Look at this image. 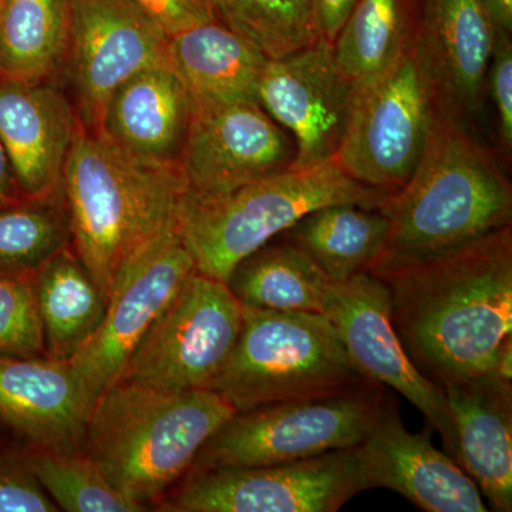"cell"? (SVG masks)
I'll return each mask as SVG.
<instances>
[{
    "instance_id": "6da1fadb",
    "label": "cell",
    "mask_w": 512,
    "mask_h": 512,
    "mask_svg": "<svg viewBox=\"0 0 512 512\" xmlns=\"http://www.w3.org/2000/svg\"><path fill=\"white\" fill-rule=\"evenodd\" d=\"M404 352L444 386L494 373L512 350V227L382 276Z\"/></svg>"
},
{
    "instance_id": "7a4b0ae2",
    "label": "cell",
    "mask_w": 512,
    "mask_h": 512,
    "mask_svg": "<svg viewBox=\"0 0 512 512\" xmlns=\"http://www.w3.org/2000/svg\"><path fill=\"white\" fill-rule=\"evenodd\" d=\"M377 210L389 237L369 274L382 278L511 225L512 187L464 120L433 106L419 163Z\"/></svg>"
},
{
    "instance_id": "3957f363",
    "label": "cell",
    "mask_w": 512,
    "mask_h": 512,
    "mask_svg": "<svg viewBox=\"0 0 512 512\" xmlns=\"http://www.w3.org/2000/svg\"><path fill=\"white\" fill-rule=\"evenodd\" d=\"M62 192L74 254L109 299L121 271L177 228L185 183L177 164L141 160L101 131L80 126Z\"/></svg>"
},
{
    "instance_id": "277c9868",
    "label": "cell",
    "mask_w": 512,
    "mask_h": 512,
    "mask_svg": "<svg viewBox=\"0 0 512 512\" xmlns=\"http://www.w3.org/2000/svg\"><path fill=\"white\" fill-rule=\"evenodd\" d=\"M235 413L212 390L170 392L117 380L93 404L83 454L117 491L146 505L190 470Z\"/></svg>"
},
{
    "instance_id": "5b68a950",
    "label": "cell",
    "mask_w": 512,
    "mask_h": 512,
    "mask_svg": "<svg viewBox=\"0 0 512 512\" xmlns=\"http://www.w3.org/2000/svg\"><path fill=\"white\" fill-rule=\"evenodd\" d=\"M384 192L357 183L336 160L289 168L212 197L184 192L177 229L201 274L227 282L235 266L309 212L333 204L377 208Z\"/></svg>"
},
{
    "instance_id": "8992f818",
    "label": "cell",
    "mask_w": 512,
    "mask_h": 512,
    "mask_svg": "<svg viewBox=\"0 0 512 512\" xmlns=\"http://www.w3.org/2000/svg\"><path fill=\"white\" fill-rule=\"evenodd\" d=\"M366 383L328 316L244 306L237 345L210 390L245 412Z\"/></svg>"
},
{
    "instance_id": "52a82bcc",
    "label": "cell",
    "mask_w": 512,
    "mask_h": 512,
    "mask_svg": "<svg viewBox=\"0 0 512 512\" xmlns=\"http://www.w3.org/2000/svg\"><path fill=\"white\" fill-rule=\"evenodd\" d=\"M386 402L382 384L369 382L349 392L237 412L204 444L190 470L272 466L356 447Z\"/></svg>"
},
{
    "instance_id": "ba28073f",
    "label": "cell",
    "mask_w": 512,
    "mask_h": 512,
    "mask_svg": "<svg viewBox=\"0 0 512 512\" xmlns=\"http://www.w3.org/2000/svg\"><path fill=\"white\" fill-rule=\"evenodd\" d=\"M244 306L227 282L194 271L119 377L170 392L210 390L237 345Z\"/></svg>"
},
{
    "instance_id": "9c48e42d",
    "label": "cell",
    "mask_w": 512,
    "mask_h": 512,
    "mask_svg": "<svg viewBox=\"0 0 512 512\" xmlns=\"http://www.w3.org/2000/svg\"><path fill=\"white\" fill-rule=\"evenodd\" d=\"M161 504L171 512H336L369 490L355 447L258 467L190 470Z\"/></svg>"
},
{
    "instance_id": "30bf717a",
    "label": "cell",
    "mask_w": 512,
    "mask_h": 512,
    "mask_svg": "<svg viewBox=\"0 0 512 512\" xmlns=\"http://www.w3.org/2000/svg\"><path fill=\"white\" fill-rule=\"evenodd\" d=\"M431 113L433 101L412 45L382 76L356 84L336 163L373 190H400L423 154Z\"/></svg>"
},
{
    "instance_id": "8fae6325",
    "label": "cell",
    "mask_w": 512,
    "mask_h": 512,
    "mask_svg": "<svg viewBox=\"0 0 512 512\" xmlns=\"http://www.w3.org/2000/svg\"><path fill=\"white\" fill-rule=\"evenodd\" d=\"M194 271L177 228L151 242L121 271L99 329L69 360L92 406L119 380L140 340Z\"/></svg>"
},
{
    "instance_id": "7c38bea8",
    "label": "cell",
    "mask_w": 512,
    "mask_h": 512,
    "mask_svg": "<svg viewBox=\"0 0 512 512\" xmlns=\"http://www.w3.org/2000/svg\"><path fill=\"white\" fill-rule=\"evenodd\" d=\"M292 137L258 101H192L177 165L185 191L212 197L293 167Z\"/></svg>"
},
{
    "instance_id": "4fadbf2b",
    "label": "cell",
    "mask_w": 512,
    "mask_h": 512,
    "mask_svg": "<svg viewBox=\"0 0 512 512\" xmlns=\"http://www.w3.org/2000/svg\"><path fill=\"white\" fill-rule=\"evenodd\" d=\"M70 74L77 114L99 130L111 94L134 74L168 62L170 36L133 0H69Z\"/></svg>"
},
{
    "instance_id": "5bb4252c",
    "label": "cell",
    "mask_w": 512,
    "mask_h": 512,
    "mask_svg": "<svg viewBox=\"0 0 512 512\" xmlns=\"http://www.w3.org/2000/svg\"><path fill=\"white\" fill-rule=\"evenodd\" d=\"M325 315L338 330L353 366L366 380L389 386L416 407L440 434L448 456L458 463L453 417L439 384L413 365L390 318L389 291L382 279L360 274L335 282Z\"/></svg>"
},
{
    "instance_id": "9a60e30c",
    "label": "cell",
    "mask_w": 512,
    "mask_h": 512,
    "mask_svg": "<svg viewBox=\"0 0 512 512\" xmlns=\"http://www.w3.org/2000/svg\"><path fill=\"white\" fill-rule=\"evenodd\" d=\"M356 84L346 79L325 40L282 59L268 60L256 101L292 137V168L335 160L348 126Z\"/></svg>"
},
{
    "instance_id": "2e32d148",
    "label": "cell",
    "mask_w": 512,
    "mask_h": 512,
    "mask_svg": "<svg viewBox=\"0 0 512 512\" xmlns=\"http://www.w3.org/2000/svg\"><path fill=\"white\" fill-rule=\"evenodd\" d=\"M495 37L483 0H420L413 53L436 109L463 120L481 110Z\"/></svg>"
},
{
    "instance_id": "e0dca14e",
    "label": "cell",
    "mask_w": 512,
    "mask_h": 512,
    "mask_svg": "<svg viewBox=\"0 0 512 512\" xmlns=\"http://www.w3.org/2000/svg\"><path fill=\"white\" fill-rule=\"evenodd\" d=\"M430 427L412 433L387 400L379 420L355 447L369 488H387L427 512H487L473 478L433 446Z\"/></svg>"
},
{
    "instance_id": "ac0fdd59",
    "label": "cell",
    "mask_w": 512,
    "mask_h": 512,
    "mask_svg": "<svg viewBox=\"0 0 512 512\" xmlns=\"http://www.w3.org/2000/svg\"><path fill=\"white\" fill-rule=\"evenodd\" d=\"M80 126L76 107L46 80L0 77V140L23 198L62 191L64 165Z\"/></svg>"
},
{
    "instance_id": "d6986e66",
    "label": "cell",
    "mask_w": 512,
    "mask_h": 512,
    "mask_svg": "<svg viewBox=\"0 0 512 512\" xmlns=\"http://www.w3.org/2000/svg\"><path fill=\"white\" fill-rule=\"evenodd\" d=\"M92 407L67 360L0 357V420L37 450L83 453Z\"/></svg>"
},
{
    "instance_id": "ffe728a7",
    "label": "cell",
    "mask_w": 512,
    "mask_h": 512,
    "mask_svg": "<svg viewBox=\"0 0 512 512\" xmlns=\"http://www.w3.org/2000/svg\"><path fill=\"white\" fill-rule=\"evenodd\" d=\"M458 446V464L491 510L512 511V383L495 373L441 386Z\"/></svg>"
},
{
    "instance_id": "44dd1931",
    "label": "cell",
    "mask_w": 512,
    "mask_h": 512,
    "mask_svg": "<svg viewBox=\"0 0 512 512\" xmlns=\"http://www.w3.org/2000/svg\"><path fill=\"white\" fill-rule=\"evenodd\" d=\"M191 109L190 93L168 60L121 84L107 101L97 131L131 156L177 164Z\"/></svg>"
},
{
    "instance_id": "7402d4cb",
    "label": "cell",
    "mask_w": 512,
    "mask_h": 512,
    "mask_svg": "<svg viewBox=\"0 0 512 512\" xmlns=\"http://www.w3.org/2000/svg\"><path fill=\"white\" fill-rule=\"evenodd\" d=\"M168 57L192 101H256L268 57L217 19L170 37Z\"/></svg>"
},
{
    "instance_id": "603a6c76",
    "label": "cell",
    "mask_w": 512,
    "mask_h": 512,
    "mask_svg": "<svg viewBox=\"0 0 512 512\" xmlns=\"http://www.w3.org/2000/svg\"><path fill=\"white\" fill-rule=\"evenodd\" d=\"M282 237L302 249L330 281L346 282L372 271L386 247L389 221L377 208L333 204L309 212Z\"/></svg>"
},
{
    "instance_id": "cb8c5ba5",
    "label": "cell",
    "mask_w": 512,
    "mask_h": 512,
    "mask_svg": "<svg viewBox=\"0 0 512 512\" xmlns=\"http://www.w3.org/2000/svg\"><path fill=\"white\" fill-rule=\"evenodd\" d=\"M33 279L46 355L69 362L99 329L106 295L70 247L40 266Z\"/></svg>"
},
{
    "instance_id": "d4e9b609",
    "label": "cell",
    "mask_w": 512,
    "mask_h": 512,
    "mask_svg": "<svg viewBox=\"0 0 512 512\" xmlns=\"http://www.w3.org/2000/svg\"><path fill=\"white\" fill-rule=\"evenodd\" d=\"M333 284L302 249L282 239L242 259L228 276L242 306L325 315Z\"/></svg>"
},
{
    "instance_id": "484cf974",
    "label": "cell",
    "mask_w": 512,
    "mask_h": 512,
    "mask_svg": "<svg viewBox=\"0 0 512 512\" xmlns=\"http://www.w3.org/2000/svg\"><path fill=\"white\" fill-rule=\"evenodd\" d=\"M420 0H359L333 40L340 73L362 84L386 73L413 45Z\"/></svg>"
},
{
    "instance_id": "4316f807",
    "label": "cell",
    "mask_w": 512,
    "mask_h": 512,
    "mask_svg": "<svg viewBox=\"0 0 512 512\" xmlns=\"http://www.w3.org/2000/svg\"><path fill=\"white\" fill-rule=\"evenodd\" d=\"M69 0H2L0 77L46 80L69 50Z\"/></svg>"
},
{
    "instance_id": "83f0119b",
    "label": "cell",
    "mask_w": 512,
    "mask_h": 512,
    "mask_svg": "<svg viewBox=\"0 0 512 512\" xmlns=\"http://www.w3.org/2000/svg\"><path fill=\"white\" fill-rule=\"evenodd\" d=\"M70 244L62 191L0 208V272H35Z\"/></svg>"
},
{
    "instance_id": "f1b7e54d",
    "label": "cell",
    "mask_w": 512,
    "mask_h": 512,
    "mask_svg": "<svg viewBox=\"0 0 512 512\" xmlns=\"http://www.w3.org/2000/svg\"><path fill=\"white\" fill-rule=\"evenodd\" d=\"M215 19L244 37L269 60L318 42L312 0H208Z\"/></svg>"
},
{
    "instance_id": "f546056e",
    "label": "cell",
    "mask_w": 512,
    "mask_h": 512,
    "mask_svg": "<svg viewBox=\"0 0 512 512\" xmlns=\"http://www.w3.org/2000/svg\"><path fill=\"white\" fill-rule=\"evenodd\" d=\"M37 483L57 508L69 512H138L143 504L117 491L83 453L37 450L26 458Z\"/></svg>"
},
{
    "instance_id": "4dcf8cb0",
    "label": "cell",
    "mask_w": 512,
    "mask_h": 512,
    "mask_svg": "<svg viewBox=\"0 0 512 512\" xmlns=\"http://www.w3.org/2000/svg\"><path fill=\"white\" fill-rule=\"evenodd\" d=\"M33 274L0 272V357H37L46 352Z\"/></svg>"
},
{
    "instance_id": "1f68e13d",
    "label": "cell",
    "mask_w": 512,
    "mask_h": 512,
    "mask_svg": "<svg viewBox=\"0 0 512 512\" xmlns=\"http://www.w3.org/2000/svg\"><path fill=\"white\" fill-rule=\"evenodd\" d=\"M487 93L497 110L501 141L507 153L512 147V42L510 33L497 30L487 72Z\"/></svg>"
},
{
    "instance_id": "d6a6232c",
    "label": "cell",
    "mask_w": 512,
    "mask_h": 512,
    "mask_svg": "<svg viewBox=\"0 0 512 512\" xmlns=\"http://www.w3.org/2000/svg\"><path fill=\"white\" fill-rule=\"evenodd\" d=\"M59 510L37 483L28 464L0 461V512H55Z\"/></svg>"
},
{
    "instance_id": "836d02e7",
    "label": "cell",
    "mask_w": 512,
    "mask_h": 512,
    "mask_svg": "<svg viewBox=\"0 0 512 512\" xmlns=\"http://www.w3.org/2000/svg\"><path fill=\"white\" fill-rule=\"evenodd\" d=\"M168 36L215 19L208 0H133Z\"/></svg>"
},
{
    "instance_id": "e575fe53",
    "label": "cell",
    "mask_w": 512,
    "mask_h": 512,
    "mask_svg": "<svg viewBox=\"0 0 512 512\" xmlns=\"http://www.w3.org/2000/svg\"><path fill=\"white\" fill-rule=\"evenodd\" d=\"M359 0H312L313 25L320 40L332 45Z\"/></svg>"
},
{
    "instance_id": "d590c367",
    "label": "cell",
    "mask_w": 512,
    "mask_h": 512,
    "mask_svg": "<svg viewBox=\"0 0 512 512\" xmlns=\"http://www.w3.org/2000/svg\"><path fill=\"white\" fill-rule=\"evenodd\" d=\"M23 198L20 195L12 164H10L8 153L0 140V208L13 204Z\"/></svg>"
},
{
    "instance_id": "8d00e7d4",
    "label": "cell",
    "mask_w": 512,
    "mask_h": 512,
    "mask_svg": "<svg viewBox=\"0 0 512 512\" xmlns=\"http://www.w3.org/2000/svg\"><path fill=\"white\" fill-rule=\"evenodd\" d=\"M483 3L493 19L495 28L511 35L512 0H483Z\"/></svg>"
},
{
    "instance_id": "74e56055",
    "label": "cell",
    "mask_w": 512,
    "mask_h": 512,
    "mask_svg": "<svg viewBox=\"0 0 512 512\" xmlns=\"http://www.w3.org/2000/svg\"><path fill=\"white\" fill-rule=\"evenodd\" d=\"M0 3H2V0H0Z\"/></svg>"
}]
</instances>
